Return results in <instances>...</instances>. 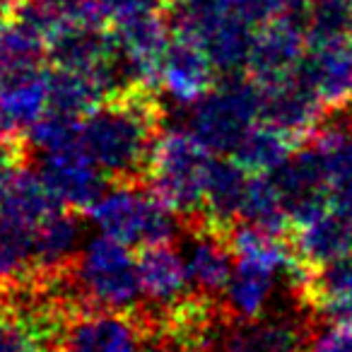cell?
I'll return each mask as SVG.
<instances>
[{"mask_svg": "<svg viewBox=\"0 0 352 352\" xmlns=\"http://www.w3.org/2000/svg\"><path fill=\"white\" fill-rule=\"evenodd\" d=\"M162 133V102L152 87L128 85L80 121V147L113 184L142 182Z\"/></svg>", "mask_w": 352, "mask_h": 352, "instance_id": "obj_1", "label": "cell"}, {"mask_svg": "<svg viewBox=\"0 0 352 352\" xmlns=\"http://www.w3.org/2000/svg\"><path fill=\"white\" fill-rule=\"evenodd\" d=\"M212 162V150L191 128H166L152 147L145 179L179 220L193 225L206 220V188Z\"/></svg>", "mask_w": 352, "mask_h": 352, "instance_id": "obj_2", "label": "cell"}, {"mask_svg": "<svg viewBox=\"0 0 352 352\" xmlns=\"http://www.w3.org/2000/svg\"><path fill=\"white\" fill-rule=\"evenodd\" d=\"M70 285L85 309L138 311L142 299L133 249L107 234L92 236L70 265Z\"/></svg>", "mask_w": 352, "mask_h": 352, "instance_id": "obj_3", "label": "cell"}, {"mask_svg": "<svg viewBox=\"0 0 352 352\" xmlns=\"http://www.w3.org/2000/svg\"><path fill=\"white\" fill-rule=\"evenodd\" d=\"M99 232L131 249L166 244L176 234V212L142 182L113 184L89 208Z\"/></svg>", "mask_w": 352, "mask_h": 352, "instance_id": "obj_4", "label": "cell"}, {"mask_svg": "<svg viewBox=\"0 0 352 352\" xmlns=\"http://www.w3.org/2000/svg\"><path fill=\"white\" fill-rule=\"evenodd\" d=\"M263 87L246 73L225 75L191 109L188 128L220 155H232L241 138L261 121Z\"/></svg>", "mask_w": 352, "mask_h": 352, "instance_id": "obj_5", "label": "cell"}, {"mask_svg": "<svg viewBox=\"0 0 352 352\" xmlns=\"http://www.w3.org/2000/svg\"><path fill=\"white\" fill-rule=\"evenodd\" d=\"M147 321L142 311L80 309L58 338L60 352H142Z\"/></svg>", "mask_w": 352, "mask_h": 352, "instance_id": "obj_6", "label": "cell"}, {"mask_svg": "<svg viewBox=\"0 0 352 352\" xmlns=\"http://www.w3.org/2000/svg\"><path fill=\"white\" fill-rule=\"evenodd\" d=\"M297 80L307 85L326 111L352 109V36L309 41L297 68Z\"/></svg>", "mask_w": 352, "mask_h": 352, "instance_id": "obj_7", "label": "cell"}, {"mask_svg": "<svg viewBox=\"0 0 352 352\" xmlns=\"http://www.w3.org/2000/svg\"><path fill=\"white\" fill-rule=\"evenodd\" d=\"M138 273H140L142 299L147 304V311L142 316L150 323L169 316L196 292L188 275L186 256L176 251L169 241L140 249Z\"/></svg>", "mask_w": 352, "mask_h": 352, "instance_id": "obj_8", "label": "cell"}, {"mask_svg": "<svg viewBox=\"0 0 352 352\" xmlns=\"http://www.w3.org/2000/svg\"><path fill=\"white\" fill-rule=\"evenodd\" d=\"M307 44V27L302 20L275 17L256 32L246 75L254 78L261 87L287 82L302 63Z\"/></svg>", "mask_w": 352, "mask_h": 352, "instance_id": "obj_9", "label": "cell"}, {"mask_svg": "<svg viewBox=\"0 0 352 352\" xmlns=\"http://www.w3.org/2000/svg\"><path fill=\"white\" fill-rule=\"evenodd\" d=\"M36 171L44 179L46 188L56 196V201L75 212H89V208L107 191L104 171L89 160V155L80 145L41 152Z\"/></svg>", "mask_w": 352, "mask_h": 352, "instance_id": "obj_10", "label": "cell"}, {"mask_svg": "<svg viewBox=\"0 0 352 352\" xmlns=\"http://www.w3.org/2000/svg\"><path fill=\"white\" fill-rule=\"evenodd\" d=\"M311 326L297 311H268L249 321H225L220 352H307Z\"/></svg>", "mask_w": 352, "mask_h": 352, "instance_id": "obj_11", "label": "cell"}, {"mask_svg": "<svg viewBox=\"0 0 352 352\" xmlns=\"http://www.w3.org/2000/svg\"><path fill=\"white\" fill-rule=\"evenodd\" d=\"M188 232H191V241L184 256H186L193 289L203 297L220 302L236 263L227 241V230L201 220L188 225Z\"/></svg>", "mask_w": 352, "mask_h": 352, "instance_id": "obj_12", "label": "cell"}, {"mask_svg": "<svg viewBox=\"0 0 352 352\" xmlns=\"http://www.w3.org/2000/svg\"><path fill=\"white\" fill-rule=\"evenodd\" d=\"M215 65L201 44L186 36H171L160 75L166 97L182 107H193L215 85Z\"/></svg>", "mask_w": 352, "mask_h": 352, "instance_id": "obj_13", "label": "cell"}, {"mask_svg": "<svg viewBox=\"0 0 352 352\" xmlns=\"http://www.w3.org/2000/svg\"><path fill=\"white\" fill-rule=\"evenodd\" d=\"M326 107L316 99V94L302 85L294 75L287 82L263 87V113L261 121H268L283 131L297 135L302 142L316 133V128L326 121Z\"/></svg>", "mask_w": 352, "mask_h": 352, "instance_id": "obj_14", "label": "cell"}, {"mask_svg": "<svg viewBox=\"0 0 352 352\" xmlns=\"http://www.w3.org/2000/svg\"><path fill=\"white\" fill-rule=\"evenodd\" d=\"M280 280L289 285V280L278 270L249 263V261H236L230 285L220 299L225 318L227 321H249V318H258L268 314L270 302L278 294ZM289 289H292V285H289Z\"/></svg>", "mask_w": 352, "mask_h": 352, "instance_id": "obj_15", "label": "cell"}, {"mask_svg": "<svg viewBox=\"0 0 352 352\" xmlns=\"http://www.w3.org/2000/svg\"><path fill=\"white\" fill-rule=\"evenodd\" d=\"M49 111V70H27L0 85V123L12 135H27Z\"/></svg>", "mask_w": 352, "mask_h": 352, "instance_id": "obj_16", "label": "cell"}, {"mask_svg": "<svg viewBox=\"0 0 352 352\" xmlns=\"http://www.w3.org/2000/svg\"><path fill=\"white\" fill-rule=\"evenodd\" d=\"M80 239H82V227L75 210L60 208L51 217H46L34 232V275L32 278L49 280L68 273L80 254Z\"/></svg>", "mask_w": 352, "mask_h": 352, "instance_id": "obj_17", "label": "cell"}, {"mask_svg": "<svg viewBox=\"0 0 352 352\" xmlns=\"http://www.w3.org/2000/svg\"><path fill=\"white\" fill-rule=\"evenodd\" d=\"M297 304L326 321H352V256L311 270Z\"/></svg>", "mask_w": 352, "mask_h": 352, "instance_id": "obj_18", "label": "cell"}, {"mask_svg": "<svg viewBox=\"0 0 352 352\" xmlns=\"http://www.w3.org/2000/svg\"><path fill=\"white\" fill-rule=\"evenodd\" d=\"M307 142L323 160L331 203H352V118L323 121Z\"/></svg>", "mask_w": 352, "mask_h": 352, "instance_id": "obj_19", "label": "cell"}, {"mask_svg": "<svg viewBox=\"0 0 352 352\" xmlns=\"http://www.w3.org/2000/svg\"><path fill=\"white\" fill-rule=\"evenodd\" d=\"M118 92L111 80L99 73L87 70H70L56 68L49 70V94H51V111L65 113L73 118H85L89 111L99 107L104 99Z\"/></svg>", "mask_w": 352, "mask_h": 352, "instance_id": "obj_20", "label": "cell"}, {"mask_svg": "<svg viewBox=\"0 0 352 352\" xmlns=\"http://www.w3.org/2000/svg\"><path fill=\"white\" fill-rule=\"evenodd\" d=\"M302 145L304 142L292 133L268 121H258L241 138L232 157L251 174H275Z\"/></svg>", "mask_w": 352, "mask_h": 352, "instance_id": "obj_21", "label": "cell"}, {"mask_svg": "<svg viewBox=\"0 0 352 352\" xmlns=\"http://www.w3.org/2000/svg\"><path fill=\"white\" fill-rule=\"evenodd\" d=\"M251 171H246L234 157H215L206 188V220L227 230L239 220L241 201Z\"/></svg>", "mask_w": 352, "mask_h": 352, "instance_id": "obj_22", "label": "cell"}, {"mask_svg": "<svg viewBox=\"0 0 352 352\" xmlns=\"http://www.w3.org/2000/svg\"><path fill=\"white\" fill-rule=\"evenodd\" d=\"M239 222H249L275 234L292 232V217L273 174H251L241 201Z\"/></svg>", "mask_w": 352, "mask_h": 352, "instance_id": "obj_23", "label": "cell"}, {"mask_svg": "<svg viewBox=\"0 0 352 352\" xmlns=\"http://www.w3.org/2000/svg\"><path fill=\"white\" fill-rule=\"evenodd\" d=\"M46 41L17 20L0 30V85L27 70L41 68L46 58Z\"/></svg>", "mask_w": 352, "mask_h": 352, "instance_id": "obj_24", "label": "cell"}, {"mask_svg": "<svg viewBox=\"0 0 352 352\" xmlns=\"http://www.w3.org/2000/svg\"><path fill=\"white\" fill-rule=\"evenodd\" d=\"M34 232L0 212V280L17 285L34 275Z\"/></svg>", "mask_w": 352, "mask_h": 352, "instance_id": "obj_25", "label": "cell"}, {"mask_svg": "<svg viewBox=\"0 0 352 352\" xmlns=\"http://www.w3.org/2000/svg\"><path fill=\"white\" fill-rule=\"evenodd\" d=\"M80 121L82 118L49 111L27 133L30 135V145L36 147L39 152H54V150H65V147L80 145Z\"/></svg>", "mask_w": 352, "mask_h": 352, "instance_id": "obj_26", "label": "cell"}, {"mask_svg": "<svg viewBox=\"0 0 352 352\" xmlns=\"http://www.w3.org/2000/svg\"><path fill=\"white\" fill-rule=\"evenodd\" d=\"M46 338L22 311L8 309L0 311V352H41Z\"/></svg>", "mask_w": 352, "mask_h": 352, "instance_id": "obj_27", "label": "cell"}, {"mask_svg": "<svg viewBox=\"0 0 352 352\" xmlns=\"http://www.w3.org/2000/svg\"><path fill=\"white\" fill-rule=\"evenodd\" d=\"M307 352H352V321H326L311 331Z\"/></svg>", "mask_w": 352, "mask_h": 352, "instance_id": "obj_28", "label": "cell"}, {"mask_svg": "<svg viewBox=\"0 0 352 352\" xmlns=\"http://www.w3.org/2000/svg\"><path fill=\"white\" fill-rule=\"evenodd\" d=\"M142 352H212L210 342H196V340H179L164 331L147 326V338Z\"/></svg>", "mask_w": 352, "mask_h": 352, "instance_id": "obj_29", "label": "cell"}, {"mask_svg": "<svg viewBox=\"0 0 352 352\" xmlns=\"http://www.w3.org/2000/svg\"><path fill=\"white\" fill-rule=\"evenodd\" d=\"M41 3H46L49 8H54L58 15H63L65 20H70V17L78 12V8H80V3L82 0H41Z\"/></svg>", "mask_w": 352, "mask_h": 352, "instance_id": "obj_30", "label": "cell"}, {"mask_svg": "<svg viewBox=\"0 0 352 352\" xmlns=\"http://www.w3.org/2000/svg\"><path fill=\"white\" fill-rule=\"evenodd\" d=\"M20 145H25V142L17 135H12V133L0 123V155H6V152L15 150V147H20Z\"/></svg>", "mask_w": 352, "mask_h": 352, "instance_id": "obj_31", "label": "cell"}, {"mask_svg": "<svg viewBox=\"0 0 352 352\" xmlns=\"http://www.w3.org/2000/svg\"><path fill=\"white\" fill-rule=\"evenodd\" d=\"M17 3H20V0H0V30L12 20Z\"/></svg>", "mask_w": 352, "mask_h": 352, "instance_id": "obj_32", "label": "cell"}, {"mask_svg": "<svg viewBox=\"0 0 352 352\" xmlns=\"http://www.w3.org/2000/svg\"><path fill=\"white\" fill-rule=\"evenodd\" d=\"M41 352H60V350H54V347H44Z\"/></svg>", "mask_w": 352, "mask_h": 352, "instance_id": "obj_33", "label": "cell"}]
</instances>
